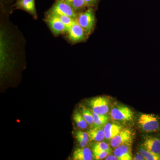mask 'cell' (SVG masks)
Listing matches in <instances>:
<instances>
[{
	"label": "cell",
	"instance_id": "obj_4",
	"mask_svg": "<svg viewBox=\"0 0 160 160\" xmlns=\"http://www.w3.org/2000/svg\"><path fill=\"white\" fill-rule=\"evenodd\" d=\"M45 21L55 35L58 36L65 32H68L69 31L67 27L56 14L48 13Z\"/></svg>",
	"mask_w": 160,
	"mask_h": 160
},
{
	"label": "cell",
	"instance_id": "obj_7",
	"mask_svg": "<svg viewBox=\"0 0 160 160\" xmlns=\"http://www.w3.org/2000/svg\"><path fill=\"white\" fill-rule=\"evenodd\" d=\"M68 33L69 40L73 43L85 41L86 34H87L86 31L76 22V20L73 25L69 29Z\"/></svg>",
	"mask_w": 160,
	"mask_h": 160
},
{
	"label": "cell",
	"instance_id": "obj_11",
	"mask_svg": "<svg viewBox=\"0 0 160 160\" xmlns=\"http://www.w3.org/2000/svg\"><path fill=\"white\" fill-rule=\"evenodd\" d=\"M15 6L18 9H22L29 12L33 17H37L35 0H17Z\"/></svg>",
	"mask_w": 160,
	"mask_h": 160
},
{
	"label": "cell",
	"instance_id": "obj_14",
	"mask_svg": "<svg viewBox=\"0 0 160 160\" xmlns=\"http://www.w3.org/2000/svg\"><path fill=\"white\" fill-rule=\"evenodd\" d=\"M89 138L90 140L99 142L102 141L105 138L104 128L102 127H96L90 129L88 131Z\"/></svg>",
	"mask_w": 160,
	"mask_h": 160
},
{
	"label": "cell",
	"instance_id": "obj_12",
	"mask_svg": "<svg viewBox=\"0 0 160 160\" xmlns=\"http://www.w3.org/2000/svg\"><path fill=\"white\" fill-rule=\"evenodd\" d=\"M93 158L92 152L87 147L77 148L72 155L73 160H92Z\"/></svg>",
	"mask_w": 160,
	"mask_h": 160
},
{
	"label": "cell",
	"instance_id": "obj_10",
	"mask_svg": "<svg viewBox=\"0 0 160 160\" xmlns=\"http://www.w3.org/2000/svg\"><path fill=\"white\" fill-rule=\"evenodd\" d=\"M144 149L156 154H160V137H148L143 143Z\"/></svg>",
	"mask_w": 160,
	"mask_h": 160
},
{
	"label": "cell",
	"instance_id": "obj_17",
	"mask_svg": "<svg viewBox=\"0 0 160 160\" xmlns=\"http://www.w3.org/2000/svg\"><path fill=\"white\" fill-rule=\"evenodd\" d=\"M111 149L107 143L105 142H95L92 145V151L93 153L97 152L111 151Z\"/></svg>",
	"mask_w": 160,
	"mask_h": 160
},
{
	"label": "cell",
	"instance_id": "obj_25",
	"mask_svg": "<svg viewBox=\"0 0 160 160\" xmlns=\"http://www.w3.org/2000/svg\"><path fill=\"white\" fill-rule=\"evenodd\" d=\"M134 160H146L145 157L140 152H137L135 155L134 157L132 158Z\"/></svg>",
	"mask_w": 160,
	"mask_h": 160
},
{
	"label": "cell",
	"instance_id": "obj_1",
	"mask_svg": "<svg viewBox=\"0 0 160 160\" xmlns=\"http://www.w3.org/2000/svg\"><path fill=\"white\" fill-rule=\"evenodd\" d=\"M138 124L142 129L147 132L160 131V117L155 115H141L139 118Z\"/></svg>",
	"mask_w": 160,
	"mask_h": 160
},
{
	"label": "cell",
	"instance_id": "obj_19",
	"mask_svg": "<svg viewBox=\"0 0 160 160\" xmlns=\"http://www.w3.org/2000/svg\"><path fill=\"white\" fill-rule=\"evenodd\" d=\"M139 152L145 157L146 160H160V154L153 153L144 148L140 149Z\"/></svg>",
	"mask_w": 160,
	"mask_h": 160
},
{
	"label": "cell",
	"instance_id": "obj_21",
	"mask_svg": "<svg viewBox=\"0 0 160 160\" xmlns=\"http://www.w3.org/2000/svg\"><path fill=\"white\" fill-rule=\"evenodd\" d=\"M57 15L58 17L60 19L62 22L63 24L67 27L69 30L70 27L73 25L75 21V20L73 19V18L68 16L65 15Z\"/></svg>",
	"mask_w": 160,
	"mask_h": 160
},
{
	"label": "cell",
	"instance_id": "obj_18",
	"mask_svg": "<svg viewBox=\"0 0 160 160\" xmlns=\"http://www.w3.org/2000/svg\"><path fill=\"white\" fill-rule=\"evenodd\" d=\"M73 8L76 11H78L87 7L84 0H64Z\"/></svg>",
	"mask_w": 160,
	"mask_h": 160
},
{
	"label": "cell",
	"instance_id": "obj_27",
	"mask_svg": "<svg viewBox=\"0 0 160 160\" xmlns=\"http://www.w3.org/2000/svg\"><path fill=\"white\" fill-rule=\"evenodd\" d=\"M106 160H118V158L114 155H109L105 158Z\"/></svg>",
	"mask_w": 160,
	"mask_h": 160
},
{
	"label": "cell",
	"instance_id": "obj_16",
	"mask_svg": "<svg viewBox=\"0 0 160 160\" xmlns=\"http://www.w3.org/2000/svg\"><path fill=\"white\" fill-rule=\"evenodd\" d=\"M73 119L76 123L78 127L82 129H86L87 127V122L84 119L82 115L80 113L78 110L75 111L73 114Z\"/></svg>",
	"mask_w": 160,
	"mask_h": 160
},
{
	"label": "cell",
	"instance_id": "obj_24",
	"mask_svg": "<svg viewBox=\"0 0 160 160\" xmlns=\"http://www.w3.org/2000/svg\"><path fill=\"white\" fill-rule=\"evenodd\" d=\"M78 142L79 143L80 146L82 147H85V146L87 145L88 142L87 141H85V140L82 138L76 136Z\"/></svg>",
	"mask_w": 160,
	"mask_h": 160
},
{
	"label": "cell",
	"instance_id": "obj_13",
	"mask_svg": "<svg viewBox=\"0 0 160 160\" xmlns=\"http://www.w3.org/2000/svg\"><path fill=\"white\" fill-rule=\"evenodd\" d=\"M104 126L105 138L107 140H111L122 129V126L113 123H107Z\"/></svg>",
	"mask_w": 160,
	"mask_h": 160
},
{
	"label": "cell",
	"instance_id": "obj_6",
	"mask_svg": "<svg viewBox=\"0 0 160 160\" xmlns=\"http://www.w3.org/2000/svg\"><path fill=\"white\" fill-rule=\"evenodd\" d=\"M111 116L115 121H129L133 118V112L127 106L118 105L112 109Z\"/></svg>",
	"mask_w": 160,
	"mask_h": 160
},
{
	"label": "cell",
	"instance_id": "obj_15",
	"mask_svg": "<svg viewBox=\"0 0 160 160\" xmlns=\"http://www.w3.org/2000/svg\"><path fill=\"white\" fill-rule=\"evenodd\" d=\"M93 124L96 127H102L108 122L109 117L106 114L101 115L92 112Z\"/></svg>",
	"mask_w": 160,
	"mask_h": 160
},
{
	"label": "cell",
	"instance_id": "obj_23",
	"mask_svg": "<svg viewBox=\"0 0 160 160\" xmlns=\"http://www.w3.org/2000/svg\"><path fill=\"white\" fill-rule=\"evenodd\" d=\"M76 136L79 137L85 140V141L88 142L89 140V136L88 132H84L79 131L76 133Z\"/></svg>",
	"mask_w": 160,
	"mask_h": 160
},
{
	"label": "cell",
	"instance_id": "obj_9",
	"mask_svg": "<svg viewBox=\"0 0 160 160\" xmlns=\"http://www.w3.org/2000/svg\"><path fill=\"white\" fill-rule=\"evenodd\" d=\"M113 153L118 160H132L131 143H126L118 146L115 149Z\"/></svg>",
	"mask_w": 160,
	"mask_h": 160
},
{
	"label": "cell",
	"instance_id": "obj_2",
	"mask_svg": "<svg viewBox=\"0 0 160 160\" xmlns=\"http://www.w3.org/2000/svg\"><path fill=\"white\" fill-rule=\"evenodd\" d=\"M76 21L82 27L87 34H90L94 28L95 22L93 9L90 7L84 12L78 13Z\"/></svg>",
	"mask_w": 160,
	"mask_h": 160
},
{
	"label": "cell",
	"instance_id": "obj_3",
	"mask_svg": "<svg viewBox=\"0 0 160 160\" xmlns=\"http://www.w3.org/2000/svg\"><path fill=\"white\" fill-rule=\"evenodd\" d=\"M48 13L57 15H65L76 20V11L64 0H57Z\"/></svg>",
	"mask_w": 160,
	"mask_h": 160
},
{
	"label": "cell",
	"instance_id": "obj_20",
	"mask_svg": "<svg viewBox=\"0 0 160 160\" xmlns=\"http://www.w3.org/2000/svg\"><path fill=\"white\" fill-rule=\"evenodd\" d=\"M81 113L88 124L89 125L93 124V115L89 109L85 106H82L81 108Z\"/></svg>",
	"mask_w": 160,
	"mask_h": 160
},
{
	"label": "cell",
	"instance_id": "obj_5",
	"mask_svg": "<svg viewBox=\"0 0 160 160\" xmlns=\"http://www.w3.org/2000/svg\"><path fill=\"white\" fill-rule=\"evenodd\" d=\"M89 104L92 112L105 115L108 113L109 108V100L105 97H98L91 99Z\"/></svg>",
	"mask_w": 160,
	"mask_h": 160
},
{
	"label": "cell",
	"instance_id": "obj_26",
	"mask_svg": "<svg viewBox=\"0 0 160 160\" xmlns=\"http://www.w3.org/2000/svg\"><path fill=\"white\" fill-rule=\"evenodd\" d=\"M87 6H93L96 4L98 0H84Z\"/></svg>",
	"mask_w": 160,
	"mask_h": 160
},
{
	"label": "cell",
	"instance_id": "obj_8",
	"mask_svg": "<svg viewBox=\"0 0 160 160\" xmlns=\"http://www.w3.org/2000/svg\"><path fill=\"white\" fill-rule=\"evenodd\" d=\"M132 138L133 134L130 129H122L119 133L110 140V145L112 147L115 148L123 144L131 143Z\"/></svg>",
	"mask_w": 160,
	"mask_h": 160
},
{
	"label": "cell",
	"instance_id": "obj_22",
	"mask_svg": "<svg viewBox=\"0 0 160 160\" xmlns=\"http://www.w3.org/2000/svg\"><path fill=\"white\" fill-rule=\"evenodd\" d=\"M111 151H102L97 152L93 153V157L95 159L102 160L104 158H106L108 156L111 154Z\"/></svg>",
	"mask_w": 160,
	"mask_h": 160
}]
</instances>
